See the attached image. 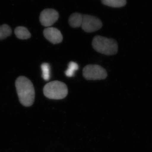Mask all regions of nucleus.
<instances>
[{
  "label": "nucleus",
  "instance_id": "1",
  "mask_svg": "<svg viewBox=\"0 0 152 152\" xmlns=\"http://www.w3.org/2000/svg\"><path fill=\"white\" fill-rule=\"evenodd\" d=\"M15 86L22 105L25 107L32 106L35 97L34 88L32 82L24 76H20L16 79Z\"/></svg>",
  "mask_w": 152,
  "mask_h": 152
},
{
  "label": "nucleus",
  "instance_id": "2",
  "mask_svg": "<svg viewBox=\"0 0 152 152\" xmlns=\"http://www.w3.org/2000/svg\"><path fill=\"white\" fill-rule=\"evenodd\" d=\"M92 46L96 52L107 55H116L118 52V44L115 40L101 36L94 38Z\"/></svg>",
  "mask_w": 152,
  "mask_h": 152
},
{
  "label": "nucleus",
  "instance_id": "3",
  "mask_svg": "<svg viewBox=\"0 0 152 152\" xmlns=\"http://www.w3.org/2000/svg\"><path fill=\"white\" fill-rule=\"evenodd\" d=\"M43 93L45 97L49 99H64L68 95V87L63 82L55 80L45 86L43 88Z\"/></svg>",
  "mask_w": 152,
  "mask_h": 152
},
{
  "label": "nucleus",
  "instance_id": "4",
  "mask_svg": "<svg viewBox=\"0 0 152 152\" xmlns=\"http://www.w3.org/2000/svg\"><path fill=\"white\" fill-rule=\"evenodd\" d=\"M83 76L87 80H101L106 79L107 73L106 70L100 65L89 64L84 67Z\"/></svg>",
  "mask_w": 152,
  "mask_h": 152
},
{
  "label": "nucleus",
  "instance_id": "5",
  "mask_svg": "<svg viewBox=\"0 0 152 152\" xmlns=\"http://www.w3.org/2000/svg\"><path fill=\"white\" fill-rule=\"evenodd\" d=\"M102 26L101 20L97 17L84 15L83 16L81 27L82 29L87 33H91L101 29Z\"/></svg>",
  "mask_w": 152,
  "mask_h": 152
},
{
  "label": "nucleus",
  "instance_id": "6",
  "mask_svg": "<svg viewBox=\"0 0 152 152\" xmlns=\"http://www.w3.org/2000/svg\"><path fill=\"white\" fill-rule=\"evenodd\" d=\"M59 17V13L55 10L45 9L40 13L39 20L42 25L50 27L57 21Z\"/></svg>",
  "mask_w": 152,
  "mask_h": 152
},
{
  "label": "nucleus",
  "instance_id": "7",
  "mask_svg": "<svg viewBox=\"0 0 152 152\" xmlns=\"http://www.w3.org/2000/svg\"><path fill=\"white\" fill-rule=\"evenodd\" d=\"M43 35L53 44L60 43L63 41V36L60 31L54 27H48L43 31Z\"/></svg>",
  "mask_w": 152,
  "mask_h": 152
},
{
  "label": "nucleus",
  "instance_id": "8",
  "mask_svg": "<svg viewBox=\"0 0 152 152\" xmlns=\"http://www.w3.org/2000/svg\"><path fill=\"white\" fill-rule=\"evenodd\" d=\"M83 16L81 13H74L69 16V24L72 27H79L82 25Z\"/></svg>",
  "mask_w": 152,
  "mask_h": 152
},
{
  "label": "nucleus",
  "instance_id": "9",
  "mask_svg": "<svg viewBox=\"0 0 152 152\" xmlns=\"http://www.w3.org/2000/svg\"><path fill=\"white\" fill-rule=\"evenodd\" d=\"M15 32L16 37L21 40L29 39L31 36V34L27 28L23 26H19L16 27L15 29Z\"/></svg>",
  "mask_w": 152,
  "mask_h": 152
},
{
  "label": "nucleus",
  "instance_id": "10",
  "mask_svg": "<svg viewBox=\"0 0 152 152\" xmlns=\"http://www.w3.org/2000/svg\"><path fill=\"white\" fill-rule=\"evenodd\" d=\"M104 5L112 7H121L126 4V0H101Z\"/></svg>",
  "mask_w": 152,
  "mask_h": 152
},
{
  "label": "nucleus",
  "instance_id": "11",
  "mask_svg": "<svg viewBox=\"0 0 152 152\" xmlns=\"http://www.w3.org/2000/svg\"><path fill=\"white\" fill-rule=\"evenodd\" d=\"M12 34V29L7 24L0 26V40L4 39L10 36Z\"/></svg>",
  "mask_w": 152,
  "mask_h": 152
},
{
  "label": "nucleus",
  "instance_id": "12",
  "mask_svg": "<svg viewBox=\"0 0 152 152\" xmlns=\"http://www.w3.org/2000/svg\"><path fill=\"white\" fill-rule=\"evenodd\" d=\"M42 77L45 80H48L50 77V67L49 64L45 63L41 65Z\"/></svg>",
  "mask_w": 152,
  "mask_h": 152
},
{
  "label": "nucleus",
  "instance_id": "13",
  "mask_svg": "<svg viewBox=\"0 0 152 152\" xmlns=\"http://www.w3.org/2000/svg\"><path fill=\"white\" fill-rule=\"evenodd\" d=\"M78 69V65L75 62H70L69 63L68 69L65 72V74L68 77H72L75 75V71Z\"/></svg>",
  "mask_w": 152,
  "mask_h": 152
}]
</instances>
